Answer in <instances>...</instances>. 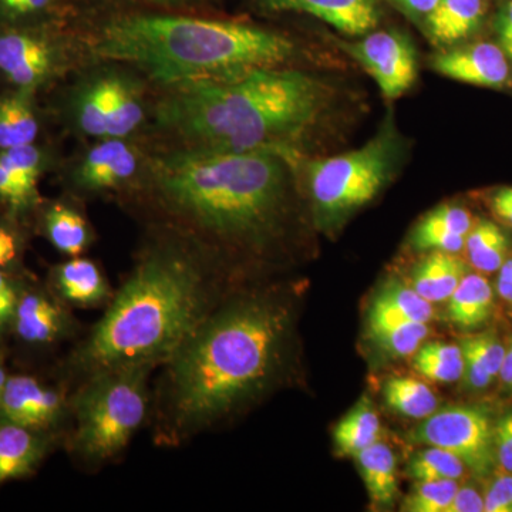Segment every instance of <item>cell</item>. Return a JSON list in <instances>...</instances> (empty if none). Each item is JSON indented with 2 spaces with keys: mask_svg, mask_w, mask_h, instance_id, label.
<instances>
[{
  "mask_svg": "<svg viewBox=\"0 0 512 512\" xmlns=\"http://www.w3.org/2000/svg\"><path fill=\"white\" fill-rule=\"evenodd\" d=\"M292 313L255 296L208 315L167 360L165 429L180 439L264 393L281 370Z\"/></svg>",
  "mask_w": 512,
  "mask_h": 512,
  "instance_id": "1",
  "label": "cell"
},
{
  "mask_svg": "<svg viewBox=\"0 0 512 512\" xmlns=\"http://www.w3.org/2000/svg\"><path fill=\"white\" fill-rule=\"evenodd\" d=\"M210 302L208 276L190 249L153 248L77 350L74 366L89 379L116 367L167 362L210 315Z\"/></svg>",
  "mask_w": 512,
  "mask_h": 512,
  "instance_id": "2",
  "label": "cell"
},
{
  "mask_svg": "<svg viewBox=\"0 0 512 512\" xmlns=\"http://www.w3.org/2000/svg\"><path fill=\"white\" fill-rule=\"evenodd\" d=\"M293 49L272 30L171 12L119 13L93 39L97 57L133 64L174 90L281 66Z\"/></svg>",
  "mask_w": 512,
  "mask_h": 512,
  "instance_id": "3",
  "label": "cell"
},
{
  "mask_svg": "<svg viewBox=\"0 0 512 512\" xmlns=\"http://www.w3.org/2000/svg\"><path fill=\"white\" fill-rule=\"evenodd\" d=\"M323 104L318 80L271 67L175 89L161 103L158 120L190 147L285 156L318 119Z\"/></svg>",
  "mask_w": 512,
  "mask_h": 512,
  "instance_id": "4",
  "label": "cell"
},
{
  "mask_svg": "<svg viewBox=\"0 0 512 512\" xmlns=\"http://www.w3.org/2000/svg\"><path fill=\"white\" fill-rule=\"evenodd\" d=\"M153 180L165 207L192 227L232 242H262L286 201L285 156L188 147L160 157Z\"/></svg>",
  "mask_w": 512,
  "mask_h": 512,
  "instance_id": "5",
  "label": "cell"
},
{
  "mask_svg": "<svg viewBox=\"0 0 512 512\" xmlns=\"http://www.w3.org/2000/svg\"><path fill=\"white\" fill-rule=\"evenodd\" d=\"M150 365H127L87 379L73 400V450L89 463L120 454L147 416Z\"/></svg>",
  "mask_w": 512,
  "mask_h": 512,
  "instance_id": "6",
  "label": "cell"
},
{
  "mask_svg": "<svg viewBox=\"0 0 512 512\" xmlns=\"http://www.w3.org/2000/svg\"><path fill=\"white\" fill-rule=\"evenodd\" d=\"M397 153L396 138L386 131L357 150L313 161L309 190L319 222L338 224L372 201L392 175Z\"/></svg>",
  "mask_w": 512,
  "mask_h": 512,
  "instance_id": "7",
  "label": "cell"
},
{
  "mask_svg": "<svg viewBox=\"0 0 512 512\" xmlns=\"http://www.w3.org/2000/svg\"><path fill=\"white\" fill-rule=\"evenodd\" d=\"M494 424L480 407L450 406L424 419L413 440L450 451L471 473L488 477L497 466Z\"/></svg>",
  "mask_w": 512,
  "mask_h": 512,
  "instance_id": "8",
  "label": "cell"
},
{
  "mask_svg": "<svg viewBox=\"0 0 512 512\" xmlns=\"http://www.w3.org/2000/svg\"><path fill=\"white\" fill-rule=\"evenodd\" d=\"M50 25H0V74L16 90L35 93L59 72L62 52Z\"/></svg>",
  "mask_w": 512,
  "mask_h": 512,
  "instance_id": "9",
  "label": "cell"
},
{
  "mask_svg": "<svg viewBox=\"0 0 512 512\" xmlns=\"http://www.w3.org/2000/svg\"><path fill=\"white\" fill-rule=\"evenodd\" d=\"M348 47L387 99H397L413 86L417 76L416 55L406 37L376 32Z\"/></svg>",
  "mask_w": 512,
  "mask_h": 512,
  "instance_id": "10",
  "label": "cell"
},
{
  "mask_svg": "<svg viewBox=\"0 0 512 512\" xmlns=\"http://www.w3.org/2000/svg\"><path fill=\"white\" fill-rule=\"evenodd\" d=\"M436 72L457 82L500 89L510 80V64L503 49L493 43L448 50L434 57Z\"/></svg>",
  "mask_w": 512,
  "mask_h": 512,
  "instance_id": "11",
  "label": "cell"
},
{
  "mask_svg": "<svg viewBox=\"0 0 512 512\" xmlns=\"http://www.w3.org/2000/svg\"><path fill=\"white\" fill-rule=\"evenodd\" d=\"M62 409L60 394L29 376L8 377L0 399L3 420L37 431L55 424L62 416Z\"/></svg>",
  "mask_w": 512,
  "mask_h": 512,
  "instance_id": "12",
  "label": "cell"
},
{
  "mask_svg": "<svg viewBox=\"0 0 512 512\" xmlns=\"http://www.w3.org/2000/svg\"><path fill=\"white\" fill-rule=\"evenodd\" d=\"M269 12H296L315 16L346 35H366L376 28L379 15L373 0H258Z\"/></svg>",
  "mask_w": 512,
  "mask_h": 512,
  "instance_id": "13",
  "label": "cell"
},
{
  "mask_svg": "<svg viewBox=\"0 0 512 512\" xmlns=\"http://www.w3.org/2000/svg\"><path fill=\"white\" fill-rule=\"evenodd\" d=\"M136 153L121 138H107L84 157L76 173V183L89 191L109 190L133 177Z\"/></svg>",
  "mask_w": 512,
  "mask_h": 512,
  "instance_id": "14",
  "label": "cell"
},
{
  "mask_svg": "<svg viewBox=\"0 0 512 512\" xmlns=\"http://www.w3.org/2000/svg\"><path fill=\"white\" fill-rule=\"evenodd\" d=\"M47 450L49 443L40 431L0 420V485L32 474Z\"/></svg>",
  "mask_w": 512,
  "mask_h": 512,
  "instance_id": "15",
  "label": "cell"
},
{
  "mask_svg": "<svg viewBox=\"0 0 512 512\" xmlns=\"http://www.w3.org/2000/svg\"><path fill=\"white\" fill-rule=\"evenodd\" d=\"M467 274L466 262L456 254L433 251L414 268L413 289L430 303L448 301Z\"/></svg>",
  "mask_w": 512,
  "mask_h": 512,
  "instance_id": "16",
  "label": "cell"
},
{
  "mask_svg": "<svg viewBox=\"0 0 512 512\" xmlns=\"http://www.w3.org/2000/svg\"><path fill=\"white\" fill-rule=\"evenodd\" d=\"M485 15V0H439L427 15L431 39L448 46L470 36Z\"/></svg>",
  "mask_w": 512,
  "mask_h": 512,
  "instance_id": "17",
  "label": "cell"
},
{
  "mask_svg": "<svg viewBox=\"0 0 512 512\" xmlns=\"http://www.w3.org/2000/svg\"><path fill=\"white\" fill-rule=\"evenodd\" d=\"M16 332L29 343H49L63 332L66 318L59 306L40 293H28L16 306Z\"/></svg>",
  "mask_w": 512,
  "mask_h": 512,
  "instance_id": "18",
  "label": "cell"
},
{
  "mask_svg": "<svg viewBox=\"0 0 512 512\" xmlns=\"http://www.w3.org/2000/svg\"><path fill=\"white\" fill-rule=\"evenodd\" d=\"M494 291L481 274H468L448 298V318L461 329H476L490 319Z\"/></svg>",
  "mask_w": 512,
  "mask_h": 512,
  "instance_id": "19",
  "label": "cell"
},
{
  "mask_svg": "<svg viewBox=\"0 0 512 512\" xmlns=\"http://www.w3.org/2000/svg\"><path fill=\"white\" fill-rule=\"evenodd\" d=\"M464 357L463 377L471 390H484L500 375L505 353L501 340L494 333H481L461 340Z\"/></svg>",
  "mask_w": 512,
  "mask_h": 512,
  "instance_id": "20",
  "label": "cell"
},
{
  "mask_svg": "<svg viewBox=\"0 0 512 512\" xmlns=\"http://www.w3.org/2000/svg\"><path fill=\"white\" fill-rule=\"evenodd\" d=\"M32 96L25 90L0 96V151L35 144L39 121Z\"/></svg>",
  "mask_w": 512,
  "mask_h": 512,
  "instance_id": "21",
  "label": "cell"
},
{
  "mask_svg": "<svg viewBox=\"0 0 512 512\" xmlns=\"http://www.w3.org/2000/svg\"><path fill=\"white\" fill-rule=\"evenodd\" d=\"M355 458L372 504H392L397 494L396 457L392 448L376 441Z\"/></svg>",
  "mask_w": 512,
  "mask_h": 512,
  "instance_id": "22",
  "label": "cell"
},
{
  "mask_svg": "<svg viewBox=\"0 0 512 512\" xmlns=\"http://www.w3.org/2000/svg\"><path fill=\"white\" fill-rule=\"evenodd\" d=\"M56 284L67 301L93 306L106 301L109 285L92 261L74 258L56 269Z\"/></svg>",
  "mask_w": 512,
  "mask_h": 512,
  "instance_id": "23",
  "label": "cell"
},
{
  "mask_svg": "<svg viewBox=\"0 0 512 512\" xmlns=\"http://www.w3.org/2000/svg\"><path fill=\"white\" fill-rule=\"evenodd\" d=\"M433 306L409 286L387 285L373 302L369 313V325L387 322L427 323L433 316Z\"/></svg>",
  "mask_w": 512,
  "mask_h": 512,
  "instance_id": "24",
  "label": "cell"
},
{
  "mask_svg": "<svg viewBox=\"0 0 512 512\" xmlns=\"http://www.w3.org/2000/svg\"><path fill=\"white\" fill-rule=\"evenodd\" d=\"M380 431L379 414L373 409L369 397L363 396L335 427L336 450L340 456L355 457L359 451L379 441Z\"/></svg>",
  "mask_w": 512,
  "mask_h": 512,
  "instance_id": "25",
  "label": "cell"
},
{
  "mask_svg": "<svg viewBox=\"0 0 512 512\" xmlns=\"http://www.w3.org/2000/svg\"><path fill=\"white\" fill-rule=\"evenodd\" d=\"M468 262L481 274H493L503 266L510 254V238L493 221L474 224L466 237Z\"/></svg>",
  "mask_w": 512,
  "mask_h": 512,
  "instance_id": "26",
  "label": "cell"
},
{
  "mask_svg": "<svg viewBox=\"0 0 512 512\" xmlns=\"http://www.w3.org/2000/svg\"><path fill=\"white\" fill-rule=\"evenodd\" d=\"M383 399L389 409L409 419L424 420L439 409L436 393L414 377H392L383 387Z\"/></svg>",
  "mask_w": 512,
  "mask_h": 512,
  "instance_id": "27",
  "label": "cell"
},
{
  "mask_svg": "<svg viewBox=\"0 0 512 512\" xmlns=\"http://www.w3.org/2000/svg\"><path fill=\"white\" fill-rule=\"evenodd\" d=\"M45 229L50 242L63 254L79 256L90 242L86 220L62 202H56L46 211Z\"/></svg>",
  "mask_w": 512,
  "mask_h": 512,
  "instance_id": "28",
  "label": "cell"
},
{
  "mask_svg": "<svg viewBox=\"0 0 512 512\" xmlns=\"http://www.w3.org/2000/svg\"><path fill=\"white\" fill-rule=\"evenodd\" d=\"M144 119L140 94L124 77L109 76V126L107 138H124Z\"/></svg>",
  "mask_w": 512,
  "mask_h": 512,
  "instance_id": "29",
  "label": "cell"
},
{
  "mask_svg": "<svg viewBox=\"0 0 512 512\" xmlns=\"http://www.w3.org/2000/svg\"><path fill=\"white\" fill-rule=\"evenodd\" d=\"M369 329L377 348L392 357L414 355L429 335L427 323L410 322V320L376 323V325H369Z\"/></svg>",
  "mask_w": 512,
  "mask_h": 512,
  "instance_id": "30",
  "label": "cell"
},
{
  "mask_svg": "<svg viewBox=\"0 0 512 512\" xmlns=\"http://www.w3.org/2000/svg\"><path fill=\"white\" fill-rule=\"evenodd\" d=\"M77 121L84 133L107 138L109 126V76L99 77L84 89L77 104Z\"/></svg>",
  "mask_w": 512,
  "mask_h": 512,
  "instance_id": "31",
  "label": "cell"
},
{
  "mask_svg": "<svg viewBox=\"0 0 512 512\" xmlns=\"http://www.w3.org/2000/svg\"><path fill=\"white\" fill-rule=\"evenodd\" d=\"M466 468L450 451L430 446L410 460L407 474L416 481L460 480Z\"/></svg>",
  "mask_w": 512,
  "mask_h": 512,
  "instance_id": "32",
  "label": "cell"
},
{
  "mask_svg": "<svg viewBox=\"0 0 512 512\" xmlns=\"http://www.w3.org/2000/svg\"><path fill=\"white\" fill-rule=\"evenodd\" d=\"M70 0H0V25L23 26L49 23Z\"/></svg>",
  "mask_w": 512,
  "mask_h": 512,
  "instance_id": "33",
  "label": "cell"
},
{
  "mask_svg": "<svg viewBox=\"0 0 512 512\" xmlns=\"http://www.w3.org/2000/svg\"><path fill=\"white\" fill-rule=\"evenodd\" d=\"M458 487V480L417 481L404 500L403 511L447 512Z\"/></svg>",
  "mask_w": 512,
  "mask_h": 512,
  "instance_id": "34",
  "label": "cell"
},
{
  "mask_svg": "<svg viewBox=\"0 0 512 512\" xmlns=\"http://www.w3.org/2000/svg\"><path fill=\"white\" fill-rule=\"evenodd\" d=\"M0 161L29 190L37 192V183L45 167V157L35 144L0 151Z\"/></svg>",
  "mask_w": 512,
  "mask_h": 512,
  "instance_id": "35",
  "label": "cell"
},
{
  "mask_svg": "<svg viewBox=\"0 0 512 512\" xmlns=\"http://www.w3.org/2000/svg\"><path fill=\"white\" fill-rule=\"evenodd\" d=\"M413 366L421 376L439 383H456L463 379L464 362H448L421 346L414 353Z\"/></svg>",
  "mask_w": 512,
  "mask_h": 512,
  "instance_id": "36",
  "label": "cell"
},
{
  "mask_svg": "<svg viewBox=\"0 0 512 512\" xmlns=\"http://www.w3.org/2000/svg\"><path fill=\"white\" fill-rule=\"evenodd\" d=\"M413 247L420 251H441L458 254L466 247V237L430 225L420 224L414 229Z\"/></svg>",
  "mask_w": 512,
  "mask_h": 512,
  "instance_id": "37",
  "label": "cell"
},
{
  "mask_svg": "<svg viewBox=\"0 0 512 512\" xmlns=\"http://www.w3.org/2000/svg\"><path fill=\"white\" fill-rule=\"evenodd\" d=\"M421 224L446 229V231L467 237L468 232L474 227L476 221H474L473 215L466 208L446 204L431 211L429 215L423 218Z\"/></svg>",
  "mask_w": 512,
  "mask_h": 512,
  "instance_id": "38",
  "label": "cell"
},
{
  "mask_svg": "<svg viewBox=\"0 0 512 512\" xmlns=\"http://www.w3.org/2000/svg\"><path fill=\"white\" fill-rule=\"evenodd\" d=\"M37 200V192L29 190L20 183L6 165L0 161V201L9 205L12 210L20 211L29 207Z\"/></svg>",
  "mask_w": 512,
  "mask_h": 512,
  "instance_id": "39",
  "label": "cell"
},
{
  "mask_svg": "<svg viewBox=\"0 0 512 512\" xmlns=\"http://www.w3.org/2000/svg\"><path fill=\"white\" fill-rule=\"evenodd\" d=\"M483 495L485 512H512V473L491 478Z\"/></svg>",
  "mask_w": 512,
  "mask_h": 512,
  "instance_id": "40",
  "label": "cell"
},
{
  "mask_svg": "<svg viewBox=\"0 0 512 512\" xmlns=\"http://www.w3.org/2000/svg\"><path fill=\"white\" fill-rule=\"evenodd\" d=\"M494 446L498 466L512 473V410L494 424Z\"/></svg>",
  "mask_w": 512,
  "mask_h": 512,
  "instance_id": "41",
  "label": "cell"
},
{
  "mask_svg": "<svg viewBox=\"0 0 512 512\" xmlns=\"http://www.w3.org/2000/svg\"><path fill=\"white\" fill-rule=\"evenodd\" d=\"M447 512H484V495L471 485H460Z\"/></svg>",
  "mask_w": 512,
  "mask_h": 512,
  "instance_id": "42",
  "label": "cell"
},
{
  "mask_svg": "<svg viewBox=\"0 0 512 512\" xmlns=\"http://www.w3.org/2000/svg\"><path fill=\"white\" fill-rule=\"evenodd\" d=\"M19 298L8 276L0 271V329L13 322Z\"/></svg>",
  "mask_w": 512,
  "mask_h": 512,
  "instance_id": "43",
  "label": "cell"
},
{
  "mask_svg": "<svg viewBox=\"0 0 512 512\" xmlns=\"http://www.w3.org/2000/svg\"><path fill=\"white\" fill-rule=\"evenodd\" d=\"M491 211L498 221L512 228V187H503L491 195Z\"/></svg>",
  "mask_w": 512,
  "mask_h": 512,
  "instance_id": "44",
  "label": "cell"
},
{
  "mask_svg": "<svg viewBox=\"0 0 512 512\" xmlns=\"http://www.w3.org/2000/svg\"><path fill=\"white\" fill-rule=\"evenodd\" d=\"M498 42L501 49L512 60V0L504 6L497 19Z\"/></svg>",
  "mask_w": 512,
  "mask_h": 512,
  "instance_id": "45",
  "label": "cell"
},
{
  "mask_svg": "<svg viewBox=\"0 0 512 512\" xmlns=\"http://www.w3.org/2000/svg\"><path fill=\"white\" fill-rule=\"evenodd\" d=\"M76 2V0H74ZM90 2V0H86ZM96 2H131L143 3V5L153 6L160 10L168 12H178V10H190L204 5L207 0H96Z\"/></svg>",
  "mask_w": 512,
  "mask_h": 512,
  "instance_id": "46",
  "label": "cell"
},
{
  "mask_svg": "<svg viewBox=\"0 0 512 512\" xmlns=\"http://www.w3.org/2000/svg\"><path fill=\"white\" fill-rule=\"evenodd\" d=\"M18 255V239L9 229L0 227V269L9 265Z\"/></svg>",
  "mask_w": 512,
  "mask_h": 512,
  "instance_id": "47",
  "label": "cell"
},
{
  "mask_svg": "<svg viewBox=\"0 0 512 512\" xmlns=\"http://www.w3.org/2000/svg\"><path fill=\"white\" fill-rule=\"evenodd\" d=\"M495 288H497L498 295L504 301L512 303V258H508L503 266L498 269L497 285H495Z\"/></svg>",
  "mask_w": 512,
  "mask_h": 512,
  "instance_id": "48",
  "label": "cell"
},
{
  "mask_svg": "<svg viewBox=\"0 0 512 512\" xmlns=\"http://www.w3.org/2000/svg\"><path fill=\"white\" fill-rule=\"evenodd\" d=\"M402 8L413 15H429L439 0H396Z\"/></svg>",
  "mask_w": 512,
  "mask_h": 512,
  "instance_id": "49",
  "label": "cell"
},
{
  "mask_svg": "<svg viewBox=\"0 0 512 512\" xmlns=\"http://www.w3.org/2000/svg\"><path fill=\"white\" fill-rule=\"evenodd\" d=\"M498 377H500L505 387L512 389V345L507 349V353H505L504 363L501 366Z\"/></svg>",
  "mask_w": 512,
  "mask_h": 512,
  "instance_id": "50",
  "label": "cell"
},
{
  "mask_svg": "<svg viewBox=\"0 0 512 512\" xmlns=\"http://www.w3.org/2000/svg\"><path fill=\"white\" fill-rule=\"evenodd\" d=\"M6 382H8V377L5 375V370H3L2 365H0V399H2L3 390H5Z\"/></svg>",
  "mask_w": 512,
  "mask_h": 512,
  "instance_id": "51",
  "label": "cell"
}]
</instances>
